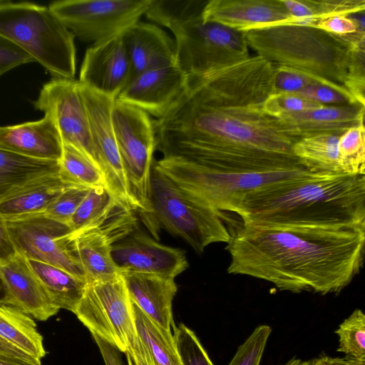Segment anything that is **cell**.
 I'll return each instance as SVG.
<instances>
[{
  "label": "cell",
  "instance_id": "5b68a950",
  "mask_svg": "<svg viewBox=\"0 0 365 365\" xmlns=\"http://www.w3.org/2000/svg\"><path fill=\"white\" fill-rule=\"evenodd\" d=\"M0 36L42 65L53 78H74L75 36L49 6L3 1L0 3Z\"/></svg>",
  "mask_w": 365,
  "mask_h": 365
},
{
  "label": "cell",
  "instance_id": "db71d44e",
  "mask_svg": "<svg viewBox=\"0 0 365 365\" xmlns=\"http://www.w3.org/2000/svg\"><path fill=\"white\" fill-rule=\"evenodd\" d=\"M6 292L4 286L0 280V304H5Z\"/></svg>",
  "mask_w": 365,
  "mask_h": 365
},
{
  "label": "cell",
  "instance_id": "484cf974",
  "mask_svg": "<svg viewBox=\"0 0 365 365\" xmlns=\"http://www.w3.org/2000/svg\"><path fill=\"white\" fill-rule=\"evenodd\" d=\"M58 173V161L31 158L0 148V202L33 180Z\"/></svg>",
  "mask_w": 365,
  "mask_h": 365
},
{
  "label": "cell",
  "instance_id": "9a60e30c",
  "mask_svg": "<svg viewBox=\"0 0 365 365\" xmlns=\"http://www.w3.org/2000/svg\"><path fill=\"white\" fill-rule=\"evenodd\" d=\"M135 225L132 210L122 207L103 223L71 234L87 283L107 281L120 274L112 258V246L131 234Z\"/></svg>",
  "mask_w": 365,
  "mask_h": 365
},
{
  "label": "cell",
  "instance_id": "7402d4cb",
  "mask_svg": "<svg viewBox=\"0 0 365 365\" xmlns=\"http://www.w3.org/2000/svg\"><path fill=\"white\" fill-rule=\"evenodd\" d=\"M121 36L130 61L132 76L150 69L175 65V42L157 26L138 21Z\"/></svg>",
  "mask_w": 365,
  "mask_h": 365
},
{
  "label": "cell",
  "instance_id": "ffe728a7",
  "mask_svg": "<svg viewBox=\"0 0 365 365\" xmlns=\"http://www.w3.org/2000/svg\"><path fill=\"white\" fill-rule=\"evenodd\" d=\"M283 131L294 143L319 134L340 136L347 130L364 125V106H324L277 118Z\"/></svg>",
  "mask_w": 365,
  "mask_h": 365
},
{
  "label": "cell",
  "instance_id": "277c9868",
  "mask_svg": "<svg viewBox=\"0 0 365 365\" xmlns=\"http://www.w3.org/2000/svg\"><path fill=\"white\" fill-rule=\"evenodd\" d=\"M245 36L248 47L272 65L302 71L336 88H345L356 54L365 47L349 45L314 26L286 23L249 30Z\"/></svg>",
  "mask_w": 365,
  "mask_h": 365
},
{
  "label": "cell",
  "instance_id": "4dcf8cb0",
  "mask_svg": "<svg viewBox=\"0 0 365 365\" xmlns=\"http://www.w3.org/2000/svg\"><path fill=\"white\" fill-rule=\"evenodd\" d=\"M132 307L137 336L155 364L180 365L172 332L153 322L133 302Z\"/></svg>",
  "mask_w": 365,
  "mask_h": 365
},
{
  "label": "cell",
  "instance_id": "2e32d148",
  "mask_svg": "<svg viewBox=\"0 0 365 365\" xmlns=\"http://www.w3.org/2000/svg\"><path fill=\"white\" fill-rule=\"evenodd\" d=\"M120 272L153 274L175 278L188 267L183 250L164 245L142 232L130 234L112 246Z\"/></svg>",
  "mask_w": 365,
  "mask_h": 365
},
{
  "label": "cell",
  "instance_id": "8d00e7d4",
  "mask_svg": "<svg viewBox=\"0 0 365 365\" xmlns=\"http://www.w3.org/2000/svg\"><path fill=\"white\" fill-rule=\"evenodd\" d=\"M180 365H214L195 334L183 324L174 327Z\"/></svg>",
  "mask_w": 365,
  "mask_h": 365
},
{
  "label": "cell",
  "instance_id": "ab89813d",
  "mask_svg": "<svg viewBox=\"0 0 365 365\" xmlns=\"http://www.w3.org/2000/svg\"><path fill=\"white\" fill-rule=\"evenodd\" d=\"M321 106L297 93H273L266 99L263 108L265 113L278 118Z\"/></svg>",
  "mask_w": 365,
  "mask_h": 365
},
{
  "label": "cell",
  "instance_id": "3957f363",
  "mask_svg": "<svg viewBox=\"0 0 365 365\" xmlns=\"http://www.w3.org/2000/svg\"><path fill=\"white\" fill-rule=\"evenodd\" d=\"M235 212L257 226L365 228V177L306 171L247 193Z\"/></svg>",
  "mask_w": 365,
  "mask_h": 365
},
{
  "label": "cell",
  "instance_id": "30bf717a",
  "mask_svg": "<svg viewBox=\"0 0 365 365\" xmlns=\"http://www.w3.org/2000/svg\"><path fill=\"white\" fill-rule=\"evenodd\" d=\"M74 314L92 335L126 353L138 338L132 302L120 274L87 283Z\"/></svg>",
  "mask_w": 365,
  "mask_h": 365
},
{
  "label": "cell",
  "instance_id": "f6af8a7d",
  "mask_svg": "<svg viewBox=\"0 0 365 365\" xmlns=\"http://www.w3.org/2000/svg\"><path fill=\"white\" fill-rule=\"evenodd\" d=\"M106 365H123L120 351L112 344L93 335Z\"/></svg>",
  "mask_w": 365,
  "mask_h": 365
},
{
  "label": "cell",
  "instance_id": "4316f807",
  "mask_svg": "<svg viewBox=\"0 0 365 365\" xmlns=\"http://www.w3.org/2000/svg\"><path fill=\"white\" fill-rule=\"evenodd\" d=\"M0 339L38 361L46 355L43 337L31 316L5 304H0Z\"/></svg>",
  "mask_w": 365,
  "mask_h": 365
},
{
  "label": "cell",
  "instance_id": "816d5d0a",
  "mask_svg": "<svg viewBox=\"0 0 365 365\" xmlns=\"http://www.w3.org/2000/svg\"><path fill=\"white\" fill-rule=\"evenodd\" d=\"M307 365H330L328 356L321 355L319 357L307 361Z\"/></svg>",
  "mask_w": 365,
  "mask_h": 365
},
{
  "label": "cell",
  "instance_id": "681fc988",
  "mask_svg": "<svg viewBox=\"0 0 365 365\" xmlns=\"http://www.w3.org/2000/svg\"><path fill=\"white\" fill-rule=\"evenodd\" d=\"M330 365H365V359L354 358L346 356L341 357H330L328 356Z\"/></svg>",
  "mask_w": 365,
  "mask_h": 365
},
{
  "label": "cell",
  "instance_id": "83f0119b",
  "mask_svg": "<svg viewBox=\"0 0 365 365\" xmlns=\"http://www.w3.org/2000/svg\"><path fill=\"white\" fill-rule=\"evenodd\" d=\"M27 261L52 302L59 309L74 313L87 282L55 266L35 260Z\"/></svg>",
  "mask_w": 365,
  "mask_h": 365
},
{
  "label": "cell",
  "instance_id": "d6a6232c",
  "mask_svg": "<svg viewBox=\"0 0 365 365\" xmlns=\"http://www.w3.org/2000/svg\"><path fill=\"white\" fill-rule=\"evenodd\" d=\"M59 175L68 184L93 188L106 185L104 175L89 157L76 148L63 144Z\"/></svg>",
  "mask_w": 365,
  "mask_h": 365
},
{
  "label": "cell",
  "instance_id": "f5cc1de1",
  "mask_svg": "<svg viewBox=\"0 0 365 365\" xmlns=\"http://www.w3.org/2000/svg\"><path fill=\"white\" fill-rule=\"evenodd\" d=\"M307 361L300 359L293 358L283 365H307Z\"/></svg>",
  "mask_w": 365,
  "mask_h": 365
},
{
  "label": "cell",
  "instance_id": "b9f144b4",
  "mask_svg": "<svg viewBox=\"0 0 365 365\" xmlns=\"http://www.w3.org/2000/svg\"><path fill=\"white\" fill-rule=\"evenodd\" d=\"M274 68L273 87L274 93H297L309 85L314 83L324 84L321 81L297 70L282 66H274Z\"/></svg>",
  "mask_w": 365,
  "mask_h": 365
},
{
  "label": "cell",
  "instance_id": "d6986e66",
  "mask_svg": "<svg viewBox=\"0 0 365 365\" xmlns=\"http://www.w3.org/2000/svg\"><path fill=\"white\" fill-rule=\"evenodd\" d=\"M0 280L6 292L5 304L40 321L47 320L59 311L21 255L16 253L0 264Z\"/></svg>",
  "mask_w": 365,
  "mask_h": 365
},
{
  "label": "cell",
  "instance_id": "52a82bcc",
  "mask_svg": "<svg viewBox=\"0 0 365 365\" xmlns=\"http://www.w3.org/2000/svg\"><path fill=\"white\" fill-rule=\"evenodd\" d=\"M154 163L187 192L220 212H232L247 193L307 171L299 168L231 174L176 158L163 157Z\"/></svg>",
  "mask_w": 365,
  "mask_h": 365
},
{
  "label": "cell",
  "instance_id": "e0dca14e",
  "mask_svg": "<svg viewBox=\"0 0 365 365\" xmlns=\"http://www.w3.org/2000/svg\"><path fill=\"white\" fill-rule=\"evenodd\" d=\"M132 76V68L121 34L93 43L86 50L78 82L117 98Z\"/></svg>",
  "mask_w": 365,
  "mask_h": 365
},
{
  "label": "cell",
  "instance_id": "d4e9b609",
  "mask_svg": "<svg viewBox=\"0 0 365 365\" xmlns=\"http://www.w3.org/2000/svg\"><path fill=\"white\" fill-rule=\"evenodd\" d=\"M58 173L37 178L0 202V217L4 220L20 216L43 213L68 187Z\"/></svg>",
  "mask_w": 365,
  "mask_h": 365
},
{
  "label": "cell",
  "instance_id": "7bdbcfd3",
  "mask_svg": "<svg viewBox=\"0 0 365 365\" xmlns=\"http://www.w3.org/2000/svg\"><path fill=\"white\" fill-rule=\"evenodd\" d=\"M34 61L19 47L0 36V76L16 66Z\"/></svg>",
  "mask_w": 365,
  "mask_h": 365
},
{
  "label": "cell",
  "instance_id": "836d02e7",
  "mask_svg": "<svg viewBox=\"0 0 365 365\" xmlns=\"http://www.w3.org/2000/svg\"><path fill=\"white\" fill-rule=\"evenodd\" d=\"M208 0H153L145 15L168 29L202 18Z\"/></svg>",
  "mask_w": 365,
  "mask_h": 365
},
{
  "label": "cell",
  "instance_id": "74e56055",
  "mask_svg": "<svg viewBox=\"0 0 365 365\" xmlns=\"http://www.w3.org/2000/svg\"><path fill=\"white\" fill-rule=\"evenodd\" d=\"M271 332L269 325L257 327L238 347L228 365H259Z\"/></svg>",
  "mask_w": 365,
  "mask_h": 365
},
{
  "label": "cell",
  "instance_id": "8fae6325",
  "mask_svg": "<svg viewBox=\"0 0 365 365\" xmlns=\"http://www.w3.org/2000/svg\"><path fill=\"white\" fill-rule=\"evenodd\" d=\"M153 0H63L50 9L74 36L96 43L121 34L139 21Z\"/></svg>",
  "mask_w": 365,
  "mask_h": 365
},
{
  "label": "cell",
  "instance_id": "1f68e13d",
  "mask_svg": "<svg viewBox=\"0 0 365 365\" xmlns=\"http://www.w3.org/2000/svg\"><path fill=\"white\" fill-rule=\"evenodd\" d=\"M123 205L107 186L91 188L70 220L72 233L103 223Z\"/></svg>",
  "mask_w": 365,
  "mask_h": 365
},
{
  "label": "cell",
  "instance_id": "c3c4849f",
  "mask_svg": "<svg viewBox=\"0 0 365 365\" xmlns=\"http://www.w3.org/2000/svg\"><path fill=\"white\" fill-rule=\"evenodd\" d=\"M0 353L14 356L23 360L41 364V361L32 358L27 354L20 351L19 349L11 346L5 341L0 339Z\"/></svg>",
  "mask_w": 365,
  "mask_h": 365
},
{
  "label": "cell",
  "instance_id": "4fadbf2b",
  "mask_svg": "<svg viewBox=\"0 0 365 365\" xmlns=\"http://www.w3.org/2000/svg\"><path fill=\"white\" fill-rule=\"evenodd\" d=\"M34 105L53 120L63 144L76 148L101 168L78 81L52 78L43 85Z\"/></svg>",
  "mask_w": 365,
  "mask_h": 365
},
{
  "label": "cell",
  "instance_id": "ba28073f",
  "mask_svg": "<svg viewBox=\"0 0 365 365\" xmlns=\"http://www.w3.org/2000/svg\"><path fill=\"white\" fill-rule=\"evenodd\" d=\"M111 117L130 191L144 220L152 212L151 170L157 147L155 120L142 109L117 98Z\"/></svg>",
  "mask_w": 365,
  "mask_h": 365
},
{
  "label": "cell",
  "instance_id": "d590c367",
  "mask_svg": "<svg viewBox=\"0 0 365 365\" xmlns=\"http://www.w3.org/2000/svg\"><path fill=\"white\" fill-rule=\"evenodd\" d=\"M335 333L339 342L337 351L348 356L365 359V315L362 310L355 309L340 324Z\"/></svg>",
  "mask_w": 365,
  "mask_h": 365
},
{
  "label": "cell",
  "instance_id": "f546056e",
  "mask_svg": "<svg viewBox=\"0 0 365 365\" xmlns=\"http://www.w3.org/2000/svg\"><path fill=\"white\" fill-rule=\"evenodd\" d=\"M292 17L290 24L314 26L332 16L364 12V0H281Z\"/></svg>",
  "mask_w": 365,
  "mask_h": 365
},
{
  "label": "cell",
  "instance_id": "11a10c76",
  "mask_svg": "<svg viewBox=\"0 0 365 365\" xmlns=\"http://www.w3.org/2000/svg\"><path fill=\"white\" fill-rule=\"evenodd\" d=\"M125 356H126V359H127V362H128V365H135L134 364V362L131 358V356L129 355V354H128V353L125 354Z\"/></svg>",
  "mask_w": 365,
  "mask_h": 365
},
{
  "label": "cell",
  "instance_id": "8992f818",
  "mask_svg": "<svg viewBox=\"0 0 365 365\" xmlns=\"http://www.w3.org/2000/svg\"><path fill=\"white\" fill-rule=\"evenodd\" d=\"M150 205L151 214L143 222L156 239V225L182 238L197 252L212 243H227L231 239L222 212L181 188L154 162Z\"/></svg>",
  "mask_w": 365,
  "mask_h": 365
},
{
  "label": "cell",
  "instance_id": "f1b7e54d",
  "mask_svg": "<svg viewBox=\"0 0 365 365\" xmlns=\"http://www.w3.org/2000/svg\"><path fill=\"white\" fill-rule=\"evenodd\" d=\"M339 138V136L332 134L302 138L293 143L292 152L300 163L311 173L341 174Z\"/></svg>",
  "mask_w": 365,
  "mask_h": 365
},
{
  "label": "cell",
  "instance_id": "44dd1931",
  "mask_svg": "<svg viewBox=\"0 0 365 365\" xmlns=\"http://www.w3.org/2000/svg\"><path fill=\"white\" fill-rule=\"evenodd\" d=\"M202 19L247 31L290 24L292 17L281 0H208Z\"/></svg>",
  "mask_w": 365,
  "mask_h": 365
},
{
  "label": "cell",
  "instance_id": "60d3db41",
  "mask_svg": "<svg viewBox=\"0 0 365 365\" xmlns=\"http://www.w3.org/2000/svg\"><path fill=\"white\" fill-rule=\"evenodd\" d=\"M297 94L324 106L360 104L346 88L332 87L322 83L309 85Z\"/></svg>",
  "mask_w": 365,
  "mask_h": 365
},
{
  "label": "cell",
  "instance_id": "ac0fdd59",
  "mask_svg": "<svg viewBox=\"0 0 365 365\" xmlns=\"http://www.w3.org/2000/svg\"><path fill=\"white\" fill-rule=\"evenodd\" d=\"M186 78L175 65L145 71L130 78L117 99L158 119L180 94Z\"/></svg>",
  "mask_w": 365,
  "mask_h": 365
},
{
  "label": "cell",
  "instance_id": "6da1fadb",
  "mask_svg": "<svg viewBox=\"0 0 365 365\" xmlns=\"http://www.w3.org/2000/svg\"><path fill=\"white\" fill-rule=\"evenodd\" d=\"M274 66L257 55L225 67L187 75L185 87L155 120L164 158L223 170L281 165L294 141L264 111L274 93Z\"/></svg>",
  "mask_w": 365,
  "mask_h": 365
},
{
  "label": "cell",
  "instance_id": "603a6c76",
  "mask_svg": "<svg viewBox=\"0 0 365 365\" xmlns=\"http://www.w3.org/2000/svg\"><path fill=\"white\" fill-rule=\"evenodd\" d=\"M0 148L38 160L58 161L63 143L47 115L38 120L0 127Z\"/></svg>",
  "mask_w": 365,
  "mask_h": 365
},
{
  "label": "cell",
  "instance_id": "7c38bea8",
  "mask_svg": "<svg viewBox=\"0 0 365 365\" xmlns=\"http://www.w3.org/2000/svg\"><path fill=\"white\" fill-rule=\"evenodd\" d=\"M4 222L17 254L26 259L55 266L86 281L73 247L72 230L68 225L53 220L44 212Z\"/></svg>",
  "mask_w": 365,
  "mask_h": 365
},
{
  "label": "cell",
  "instance_id": "f35d334b",
  "mask_svg": "<svg viewBox=\"0 0 365 365\" xmlns=\"http://www.w3.org/2000/svg\"><path fill=\"white\" fill-rule=\"evenodd\" d=\"M90 189L75 185L66 188L50 205L44 214L53 220L68 225Z\"/></svg>",
  "mask_w": 365,
  "mask_h": 365
},
{
  "label": "cell",
  "instance_id": "ee69618b",
  "mask_svg": "<svg viewBox=\"0 0 365 365\" xmlns=\"http://www.w3.org/2000/svg\"><path fill=\"white\" fill-rule=\"evenodd\" d=\"M314 27L337 36L353 34L359 31L356 23L349 16H332L325 18L320 20Z\"/></svg>",
  "mask_w": 365,
  "mask_h": 365
},
{
  "label": "cell",
  "instance_id": "e575fe53",
  "mask_svg": "<svg viewBox=\"0 0 365 365\" xmlns=\"http://www.w3.org/2000/svg\"><path fill=\"white\" fill-rule=\"evenodd\" d=\"M364 125L351 128L339 136L338 150L342 173L365 174Z\"/></svg>",
  "mask_w": 365,
  "mask_h": 365
},
{
  "label": "cell",
  "instance_id": "7dc6e473",
  "mask_svg": "<svg viewBox=\"0 0 365 365\" xmlns=\"http://www.w3.org/2000/svg\"><path fill=\"white\" fill-rule=\"evenodd\" d=\"M126 353L131 356L135 365H156L138 337Z\"/></svg>",
  "mask_w": 365,
  "mask_h": 365
},
{
  "label": "cell",
  "instance_id": "9c48e42d",
  "mask_svg": "<svg viewBox=\"0 0 365 365\" xmlns=\"http://www.w3.org/2000/svg\"><path fill=\"white\" fill-rule=\"evenodd\" d=\"M170 29L175 36V66L186 76L230 66L250 56L245 31L202 18Z\"/></svg>",
  "mask_w": 365,
  "mask_h": 365
},
{
  "label": "cell",
  "instance_id": "7a4b0ae2",
  "mask_svg": "<svg viewBox=\"0 0 365 365\" xmlns=\"http://www.w3.org/2000/svg\"><path fill=\"white\" fill-rule=\"evenodd\" d=\"M227 244L229 274L263 279L283 291L336 294L359 272L365 228L242 224Z\"/></svg>",
  "mask_w": 365,
  "mask_h": 365
},
{
  "label": "cell",
  "instance_id": "cb8c5ba5",
  "mask_svg": "<svg viewBox=\"0 0 365 365\" xmlns=\"http://www.w3.org/2000/svg\"><path fill=\"white\" fill-rule=\"evenodd\" d=\"M131 301L165 331L175 327L172 304L178 287L174 278L153 274L120 272Z\"/></svg>",
  "mask_w": 365,
  "mask_h": 365
},
{
  "label": "cell",
  "instance_id": "bcb514c9",
  "mask_svg": "<svg viewBox=\"0 0 365 365\" xmlns=\"http://www.w3.org/2000/svg\"><path fill=\"white\" fill-rule=\"evenodd\" d=\"M16 254L9 239L4 220L0 217V264Z\"/></svg>",
  "mask_w": 365,
  "mask_h": 365
},
{
  "label": "cell",
  "instance_id": "5bb4252c",
  "mask_svg": "<svg viewBox=\"0 0 365 365\" xmlns=\"http://www.w3.org/2000/svg\"><path fill=\"white\" fill-rule=\"evenodd\" d=\"M86 108L92 141L108 188L132 211H138L118 151L112 123L116 98L96 92L79 83Z\"/></svg>",
  "mask_w": 365,
  "mask_h": 365
},
{
  "label": "cell",
  "instance_id": "f907efd6",
  "mask_svg": "<svg viewBox=\"0 0 365 365\" xmlns=\"http://www.w3.org/2000/svg\"><path fill=\"white\" fill-rule=\"evenodd\" d=\"M0 365H41L0 353Z\"/></svg>",
  "mask_w": 365,
  "mask_h": 365
}]
</instances>
